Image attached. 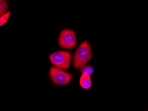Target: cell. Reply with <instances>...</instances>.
Returning a JSON list of instances; mask_svg holds the SVG:
<instances>
[{"label": "cell", "mask_w": 148, "mask_h": 111, "mask_svg": "<svg viewBox=\"0 0 148 111\" xmlns=\"http://www.w3.org/2000/svg\"><path fill=\"white\" fill-rule=\"evenodd\" d=\"M92 50L87 41H84L79 46L73 56V64L76 70L82 68L91 59Z\"/></svg>", "instance_id": "1"}, {"label": "cell", "mask_w": 148, "mask_h": 111, "mask_svg": "<svg viewBox=\"0 0 148 111\" xmlns=\"http://www.w3.org/2000/svg\"><path fill=\"white\" fill-rule=\"evenodd\" d=\"M50 61L56 67L63 70H66L69 68L71 60L70 52L61 51L52 53L49 56Z\"/></svg>", "instance_id": "2"}, {"label": "cell", "mask_w": 148, "mask_h": 111, "mask_svg": "<svg viewBox=\"0 0 148 111\" xmlns=\"http://www.w3.org/2000/svg\"><path fill=\"white\" fill-rule=\"evenodd\" d=\"M49 75L52 81L56 85H68L72 77L71 74L56 67L51 68Z\"/></svg>", "instance_id": "3"}, {"label": "cell", "mask_w": 148, "mask_h": 111, "mask_svg": "<svg viewBox=\"0 0 148 111\" xmlns=\"http://www.w3.org/2000/svg\"><path fill=\"white\" fill-rule=\"evenodd\" d=\"M77 43L76 36L74 31L69 29L63 30L59 37V46L62 48L72 49Z\"/></svg>", "instance_id": "4"}, {"label": "cell", "mask_w": 148, "mask_h": 111, "mask_svg": "<svg viewBox=\"0 0 148 111\" xmlns=\"http://www.w3.org/2000/svg\"><path fill=\"white\" fill-rule=\"evenodd\" d=\"M79 85L84 89H89L91 86L90 76L88 74L83 73L80 77Z\"/></svg>", "instance_id": "5"}, {"label": "cell", "mask_w": 148, "mask_h": 111, "mask_svg": "<svg viewBox=\"0 0 148 111\" xmlns=\"http://www.w3.org/2000/svg\"><path fill=\"white\" fill-rule=\"evenodd\" d=\"M8 3L6 1L1 0L0 1V16L1 17L6 13L8 9Z\"/></svg>", "instance_id": "6"}, {"label": "cell", "mask_w": 148, "mask_h": 111, "mask_svg": "<svg viewBox=\"0 0 148 111\" xmlns=\"http://www.w3.org/2000/svg\"><path fill=\"white\" fill-rule=\"evenodd\" d=\"M81 72L83 73L88 74L90 76L92 75L94 72V68L90 65H86L80 69Z\"/></svg>", "instance_id": "7"}, {"label": "cell", "mask_w": 148, "mask_h": 111, "mask_svg": "<svg viewBox=\"0 0 148 111\" xmlns=\"http://www.w3.org/2000/svg\"><path fill=\"white\" fill-rule=\"evenodd\" d=\"M10 14L11 11H9L8 12H7L6 13L1 17V18H0V26H3L7 22L10 15Z\"/></svg>", "instance_id": "8"}]
</instances>
